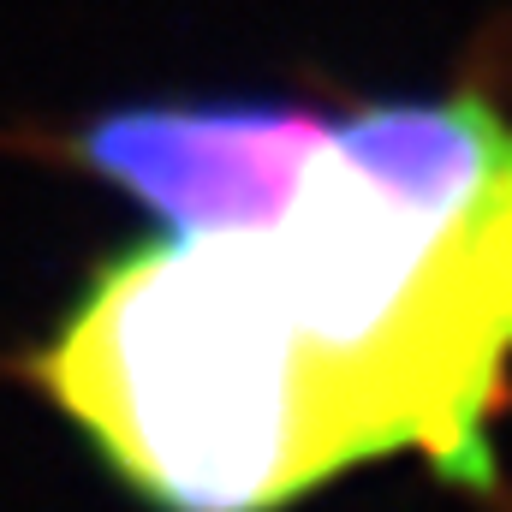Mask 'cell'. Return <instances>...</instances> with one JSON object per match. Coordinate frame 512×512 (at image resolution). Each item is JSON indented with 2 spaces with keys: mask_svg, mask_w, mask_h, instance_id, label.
<instances>
[{
  "mask_svg": "<svg viewBox=\"0 0 512 512\" xmlns=\"http://www.w3.org/2000/svg\"><path fill=\"white\" fill-rule=\"evenodd\" d=\"M256 251L364 459L417 453L471 495L501 483L512 120L495 102L453 90L334 120Z\"/></svg>",
  "mask_w": 512,
  "mask_h": 512,
  "instance_id": "6da1fadb",
  "label": "cell"
},
{
  "mask_svg": "<svg viewBox=\"0 0 512 512\" xmlns=\"http://www.w3.org/2000/svg\"><path fill=\"white\" fill-rule=\"evenodd\" d=\"M36 382L155 512H280L364 465L256 233L114 256L42 346Z\"/></svg>",
  "mask_w": 512,
  "mask_h": 512,
  "instance_id": "7a4b0ae2",
  "label": "cell"
},
{
  "mask_svg": "<svg viewBox=\"0 0 512 512\" xmlns=\"http://www.w3.org/2000/svg\"><path fill=\"white\" fill-rule=\"evenodd\" d=\"M328 126L304 102H167L96 120L78 155L161 221V239L256 233L292 203Z\"/></svg>",
  "mask_w": 512,
  "mask_h": 512,
  "instance_id": "3957f363",
  "label": "cell"
}]
</instances>
